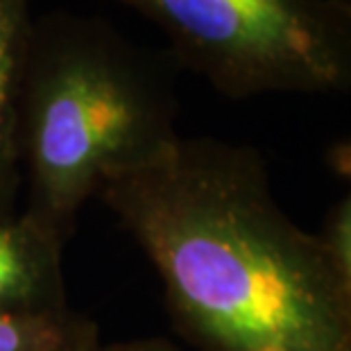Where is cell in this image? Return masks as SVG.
<instances>
[{
	"label": "cell",
	"instance_id": "7",
	"mask_svg": "<svg viewBox=\"0 0 351 351\" xmlns=\"http://www.w3.org/2000/svg\"><path fill=\"white\" fill-rule=\"evenodd\" d=\"M322 238L333 254V261L338 265L342 283H345L347 295L351 300V193L335 208L326 236Z\"/></svg>",
	"mask_w": 351,
	"mask_h": 351
},
{
	"label": "cell",
	"instance_id": "8",
	"mask_svg": "<svg viewBox=\"0 0 351 351\" xmlns=\"http://www.w3.org/2000/svg\"><path fill=\"white\" fill-rule=\"evenodd\" d=\"M80 351H179L166 340L145 338V340H127V342H111V345H100L98 340Z\"/></svg>",
	"mask_w": 351,
	"mask_h": 351
},
{
	"label": "cell",
	"instance_id": "6",
	"mask_svg": "<svg viewBox=\"0 0 351 351\" xmlns=\"http://www.w3.org/2000/svg\"><path fill=\"white\" fill-rule=\"evenodd\" d=\"M98 340L88 319L59 315H0V351H80Z\"/></svg>",
	"mask_w": 351,
	"mask_h": 351
},
{
	"label": "cell",
	"instance_id": "1",
	"mask_svg": "<svg viewBox=\"0 0 351 351\" xmlns=\"http://www.w3.org/2000/svg\"><path fill=\"white\" fill-rule=\"evenodd\" d=\"M98 199L154 267L199 351H351V300L322 236L276 202L261 154L179 136Z\"/></svg>",
	"mask_w": 351,
	"mask_h": 351
},
{
	"label": "cell",
	"instance_id": "2",
	"mask_svg": "<svg viewBox=\"0 0 351 351\" xmlns=\"http://www.w3.org/2000/svg\"><path fill=\"white\" fill-rule=\"evenodd\" d=\"M173 66L104 19H34L21 107L23 211L66 243L88 199L166 152L182 136Z\"/></svg>",
	"mask_w": 351,
	"mask_h": 351
},
{
	"label": "cell",
	"instance_id": "3",
	"mask_svg": "<svg viewBox=\"0 0 351 351\" xmlns=\"http://www.w3.org/2000/svg\"><path fill=\"white\" fill-rule=\"evenodd\" d=\"M231 100L351 91V0H114Z\"/></svg>",
	"mask_w": 351,
	"mask_h": 351
},
{
	"label": "cell",
	"instance_id": "9",
	"mask_svg": "<svg viewBox=\"0 0 351 351\" xmlns=\"http://www.w3.org/2000/svg\"><path fill=\"white\" fill-rule=\"evenodd\" d=\"M331 163L340 175L351 179V141L331 150Z\"/></svg>",
	"mask_w": 351,
	"mask_h": 351
},
{
	"label": "cell",
	"instance_id": "5",
	"mask_svg": "<svg viewBox=\"0 0 351 351\" xmlns=\"http://www.w3.org/2000/svg\"><path fill=\"white\" fill-rule=\"evenodd\" d=\"M32 0H0V218L16 213L23 191L21 107Z\"/></svg>",
	"mask_w": 351,
	"mask_h": 351
},
{
	"label": "cell",
	"instance_id": "4",
	"mask_svg": "<svg viewBox=\"0 0 351 351\" xmlns=\"http://www.w3.org/2000/svg\"><path fill=\"white\" fill-rule=\"evenodd\" d=\"M64 241L25 211L0 218V315L69 313Z\"/></svg>",
	"mask_w": 351,
	"mask_h": 351
}]
</instances>
